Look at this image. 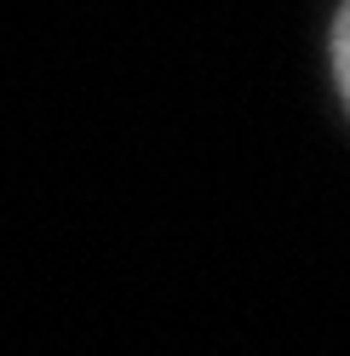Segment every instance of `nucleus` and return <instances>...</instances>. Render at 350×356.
Listing matches in <instances>:
<instances>
[{
  "label": "nucleus",
  "instance_id": "obj_1",
  "mask_svg": "<svg viewBox=\"0 0 350 356\" xmlns=\"http://www.w3.org/2000/svg\"><path fill=\"white\" fill-rule=\"evenodd\" d=\"M333 81H339V98L350 109V0H344L339 17H333Z\"/></svg>",
  "mask_w": 350,
  "mask_h": 356
}]
</instances>
